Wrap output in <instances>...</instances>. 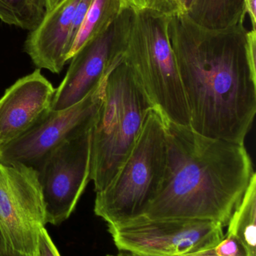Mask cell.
Masks as SVG:
<instances>
[{
    "label": "cell",
    "instance_id": "23",
    "mask_svg": "<svg viewBox=\"0 0 256 256\" xmlns=\"http://www.w3.org/2000/svg\"><path fill=\"white\" fill-rule=\"evenodd\" d=\"M66 0H45L46 4V14L52 12L56 8L63 4Z\"/></svg>",
    "mask_w": 256,
    "mask_h": 256
},
{
    "label": "cell",
    "instance_id": "6",
    "mask_svg": "<svg viewBox=\"0 0 256 256\" xmlns=\"http://www.w3.org/2000/svg\"><path fill=\"white\" fill-rule=\"evenodd\" d=\"M120 252L141 256H198L214 248L224 237L223 228L193 220H134L108 226Z\"/></svg>",
    "mask_w": 256,
    "mask_h": 256
},
{
    "label": "cell",
    "instance_id": "22",
    "mask_svg": "<svg viewBox=\"0 0 256 256\" xmlns=\"http://www.w3.org/2000/svg\"><path fill=\"white\" fill-rule=\"evenodd\" d=\"M126 7L131 8L134 10H141L147 8V0H122Z\"/></svg>",
    "mask_w": 256,
    "mask_h": 256
},
{
    "label": "cell",
    "instance_id": "24",
    "mask_svg": "<svg viewBox=\"0 0 256 256\" xmlns=\"http://www.w3.org/2000/svg\"><path fill=\"white\" fill-rule=\"evenodd\" d=\"M106 256H141L138 255H135V254H129V252H120V254L117 255H107Z\"/></svg>",
    "mask_w": 256,
    "mask_h": 256
},
{
    "label": "cell",
    "instance_id": "3",
    "mask_svg": "<svg viewBox=\"0 0 256 256\" xmlns=\"http://www.w3.org/2000/svg\"><path fill=\"white\" fill-rule=\"evenodd\" d=\"M169 16L130 8L123 62L153 108L168 121L189 127V116L168 37Z\"/></svg>",
    "mask_w": 256,
    "mask_h": 256
},
{
    "label": "cell",
    "instance_id": "20",
    "mask_svg": "<svg viewBox=\"0 0 256 256\" xmlns=\"http://www.w3.org/2000/svg\"><path fill=\"white\" fill-rule=\"evenodd\" d=\"M0 256H30L17 250L0 230Z\"/></svg>",
    "mask_w": 256,
    "mask_h": 256
},
{
    "label": "cell",
    "instance_id": "17",
    "mask_svg": "<svg viewBox=\"0 0 256 256\" xmlns=\"http://www.w3.org/2000/svg\"><path fill=\"white\" fill-rule=\"evenodd\" d=\"M195 0H147V8L167 16L189 15Z\"/></svg>",
    "mask_w": 256,
    "mask_h": 256
},
{
    "label": "cell",
    "instance_id": "9",
    "mask_svg": "<svg viewBox=\"0 0 256 256\" xmlns=\"http://www.w3.org/2000/svg\"><path fill=\"white\" fill-rule=\"evenodd\" d=\"M45 224L37 172L0 162V230L5 237L17 250L33 256Z\"/></svg>",
    "mask_w": 256,
    "mask_h": 256
},
{
    "label": "cell",
    "instance_id": "15",
    "mask_svg": "<svg viewBox=\"0 0 256 256\" xmlns=\"http://www.w3.org/2000/svg\"><path fill=\"white\" fill-rule=\"evenodd\" d=\"M226 234L235 238L247 256H256V174L233 214Z\"/></svg>",
    "mask_w": 256,
    "mask_h": 256
},
{
    "label": "cell",
    "instance_id": "5",
    "mask_svg": "<svg viewBox=\"0 0 256 256\" xmlns=\"http://www.w3.org/2000/svg\"><path fill=\"white\" fill-rule=\"evenodd\" d=\"M166 159L164 117L153 109L120 171L106 188L96 192V216L108 226L139 218L160 188Z\"/></svg>",
    "mask_w": 256,
    "mask_h": 256
},
{
    "label": "cell",
    "instance_id": "11",
    "mask_svg": "<svg viewBox=\"0 0 256 256\" xmlns=\"http://www.w3.org/2000/svg\"><path fill=\"white\" fill-rule=\"evenodd\" d=\"M55 91L39 68L8 88L0 98V146L40 121L51 110Z\"/></svg>",
    "mask_w": 256,
    "mask_h": 256
},
{
    "label": "cell",
    "instance_id": "12",
    "mask_svg": "<svg viewBox=\"0 0 256 256\" xmlns=\"http://www.w3.org/2000/svg\"><path fill=\"white\" fill-rule=\"evenodd\" d=\"M80 0H66L45 14L41 24L30 31L24 50L39 69L60 74L70 52L71 28L75 8Z\"/></svg>",
    "mask_w": 256,
    "mask_h": 256
},
{
    "label": "cell",
    "instance_id": "1",
    "mask_svg": "<svg viewBox=\"0 0 256 256\" xmlns=\"http://www.w3.org/2000/svg\"><path fill=\"white\" fill-rule=\"evenodd\" d=\"M168 37L189 116L204 136L244 144L256 114V68L243 24L211 30L189 15L169 16Z\"/></svg>",
    "mask_w": 256,
    "mask_h": 256
},
{
    "label": "cell",
    "instance_id": "2",
    "mask_svg": "<svg viewBox=\"0 0 256 256\" xmlns=\"http://www.w3.org/2000/svg\"><path fill=\"white\" fill-rule=\"evenodd\" d=\"M164 121L165 174L139 218L208 221L226 227L255 174L244 144L209 138Z\"/></svg>",
    "mask_w": 256,
    "mask_h": 256
},
{
    "label": "cell",
    "instance_id": "10",
    "mask_svg": "<svg viewBox=\"0 0 256 256\" xmlns=\"http://www.w3.org/2000/svg\"><path fill=\"white\" fill-rule=\"evenodd\" d=\"M130 8H126L107 30L87 42L72 58L64 79L56 88L51 110L74 106L98 88L123 61Z\"/></svg>",
    "mask_w": 256,
    "mask_h": 256
},
{
    "label": "cell",
    "instance_id": "13",
    "mask_svg": "<svg viewBox=\"0 0 256 256\" xmlns=\"http://www.w3.org/2000/svg\"><path fill=\"white\" fill-rule=\"evenodd\" d=\"M244 0H195L189 16L198 25L224 30L243 24Z\"/></svg>",
    "mask_w": 256,
    "mask_h": 256
},
{
    "label": "cell",
    "instance_id": "19",
    "mask_svg": "<svg viewBox=\"0 0 256 256\" xmlns=\"http://www.w3.org/2000/svg\"><path fill=\"white\" fill-rule=\"evenodd\" d=\"M33 256H60L45 228H42L39 232L37 246Z\"/></svg>",
    "mask_w": 256,
    "mask_h": 256
},
{
    "label": "cell",
    "instance_id": "18",
    "mask_svg": "<svg viewBox=\"0 0 256 256\" xmlns=\"http://www.w3.org/2000/svg\"><path fill=\"white\" fill-rule=\"evenodd\" d=\"M198 256H247L246 251L240 242L233 237L226 234L223 238L211 249L205 251Z\"/></svg>",
    "mask_w": 256,
    "mask_h": 256
},
{
    "label": "cell",
    "instance_id": "14",
    "mask_svg": "<svg viewBox=\"0 0 256 256\" xmlns=\"http://www.w3.org/2000/svg\"><path fill=\"white\" fill-rule=\"evenodd\" d=\"M122 0H93L68 56L70 60L87 42L105 31L126 8Z\"/></svg>",
    "mask_w": 256,
    "mask_h": 256
},
{
    "label": "cell",
    "instance_id": "16",
    "mask_svg": "<svg viewBox=\"0 0 256 256\" xmlns=\"http://www.w3.org/2000/svg\"><path fill=\"white\" fill-rule=\"evenodd\" d=\"M46 14L45 0H0V20L22 30H35Z\"/></svg>",
    "mask_w": 256,
    "mask_h": 256
},
{
    "label": "cell",
    "instance_id": "7",
    "mask_svg": "<svg viewBox=\"0 0 256 256\" xmlns=\"http://www.w3.org/2000/svg\"><path fill=\"white\" fill-rule=\"evenodd\" d=\"M92 128L59 144L36 168L46 224L57 226L66 220L90 180Z\"/></svg>",
    "mask_w": 256,
    "mask_h": 256
},
{
    "label": "cell",
    "instance_id": "8",
    "mask_svg": "<svg viewBox=\"0 0 256 256\" xmlns=\"http://www.w3.org/2000/svg\"><path fill=\"white\" fill-rule=\"evenodd\" d=\"M106 80L79 103L51 110L33 128L0 146V162L37 168L42 160L63 142L93 127L102 104Z\"/></svg>",
    "mask_w": 256,
    "mask_h": 256
},
{
    "label": "cell",
    "instance_id": "21",
    "mask_svg": "<svg viewBox=\"0 0 256 256\" xmlns=\"http://www.w3.org/2000/svg\"><path fill=\"white\" fill-rule=\"evenodd\" d=\"M245 10L250 18L252 30H256V0H244Z\"/></svg>",
    "mask_w": 256,
    "mask_h": 256
},
{
    "label": "cell",
    "instance_id": "4",
    "mask_svg": "<svg viewBox=\"0 0 256 256\" xmlns=\"http://www.w3.org/2000/svg\"><path fill=\"white\" fill-rule=\"evenodd\" d=\"M153 109L122 61L107 78L102 104L92 128L90 178L96 192L106 188L120 171Z\"/></svg>",
    "mask_w": 256,
    "mask_h": 256
}]
</instances>
